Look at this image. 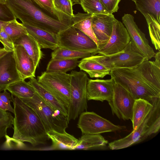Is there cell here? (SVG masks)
<instances>
[{
	"instance_id": "cell-1",
	"label": "cell",
	"mask_w": 160,
	"mask_h": 160,
	"mask_svg": "<svg viewBox=\"0 0 160 160\" xmlns=\"http://www.w3.org/2000/svg\"><path fill=\"white\" fill-rule=\"evenodd\" d=\"M154 57L155 61L145 58L133 68L111 70V78L135 100L141 98L151 102L155 98H160V51Z\"/></svg>"
},
{
	"instance_id": "cell-2",
	"label": "cell",
	"mask_w": 160,
	"mask_h": 160,
	"mask_svg": "<svg viewBox=\"0 0 160 160\" xmlns=\"http://www.w3.org/2000/svg\"><path fill=\"white\" fill-rule=\"evenodd\" d=\"M11 96L14 111L13 138L33 147L46 144L50 139L38 116L21 98Z\"/></svg>"
},
{
	"instance_id": "cell-3",
	"label": "cell",
	"mask_w": 160,
	"mask_h": 160,
	"mask_svg": "<svg viewBox=\"0 0 160 160\" xmlns=\"http://www.w3.org/2000/svg\"><path fill=\"white\" fill-rule=\"evenodd\" d=\"M16 19L22 23L57 34L70 25L51 16L44 12L33 0H6Z\"/></svg>"
},
{
	"instance_id": "cell-4",
	"label": "cell",
	"mask_w": 160,
	"mask_h": 160,
	"mask_svg": "<svg viewBox=\"0 0 160 160\" xmlns=\"http://www.w3.org/2000/svg\"><path fill=\"white\" fill-rule=\"evenodd\" d=\"M160 98L152 101L153 107L140 125L126 137L108 144L112 150L124 148L140 142L151 135L157 132L160 128Z\"/></svg>"
},
{
	"instance_id": "cell-5",
	"label": "cell",
	"mask_w": 160,
	"mask_h": 160,
	"mask_svg": "<svg viewBox=\"0 0 160 160\" xmlns=\"http://www.w3.org/2000/svg\"><path fill=\"white\" fill-rule=\"evenodd\" d=\"M21 99L37 114L46 132H66L69 122L67 116L51 107L37 92L32 98Z\"/></svg>"
},
{
	"instance_id": "cell-6",
	"label": "cell",
	"mask_w": 160,
	"mask_h": 160,
	"mask_svg": "<svg viewBox=\"0 0 160 160\" xmlns=\"http://www.w3.org/2000/svg\"><path fill=\"white\" fill-rule=\"evenodd\" d=\"M70 75V98L68 108L69 122L75 120L87 108V88L89 78L84 72L72 71Z\"/></svg>"
},
{
	"instance_id": "cell-7",
	"label": "cell",
	"mask_w": 160,
	"mask_h": 160,
	"mask_svg": "<svg viewBox=\"0 0 160 160\" xmlns=\"http://www.w3.org/2000/svg\"><path fill=\"white\" fill-rule=\"evenodd\" d=\"M38 82L68 109L70 98V75L61 72H42Z\"/></svg>"
},
{
	"instance_id": "cell-8",
	"label": "cell",
	"mask_w": 160,
	"mask_h": 160,
	"mask_svg": "<svg viewBox=\"0 0 160 160\" xmlns=\"http://www.w3.org/2000/svg\"><path fill=\"white\" fill-rule=\"evenodd\" d=\"M88 57L103 65L110 70L134 68L146 58L136 51L131 41L122 50L118 52L106 56L93 55Z\"/></svg>"
},
{
	"instance_id": "cell-9",
	"label": "cell",
	"mask_w": 160,
	"mask_h": 160,
	"mask_svg": "<svg viewBox=\"0 0 160 160\" xmlns=\"http://www.w3.org/2000/svg\"><path fill=\"white\" fill-rule=\"evenodd\" d=\"M58 47L97 54L98 46L90 38L72 25L56 35Z\"/></svg>"
},
{
	"instance_id": "cell-10",
	"label": "cell",
	"mask_w": 160,
	"mask_h": 160,
	"mask_svg": "<svg viewBox=\"0 0 160 160\" xmlns=\"http://www.w3.org/2000/svg\"><path fill=\"white\" fill-rule=\"evenodd\" d=\"M82 134H98L125 129L124 126L113 124L94 112L85 111L80 115L77 124Z\"/></svg>"
},
{
	"instance_id": "cell-11",
	"label": "cell",
	"mask_w": 160,
	"mask_h": 160,
	"mask_svg": "<svg viewBox=\"0 0 160 160\" xmlns=\"http://www.w3.org/2000/svg\"><path fill=\"white\" fill-rule=\"evenodd\" d=\"M135 100L126 89L115 82L113 97L112 100L108 102L113 114L115 115L120 119L131 120Z\"/></svg>"
},
{
	"instance_id": "cell-12",
	"label": "cell",
	"mask_w": 160,
	"mask_h": 160,
	"mask_svg": "<svg viewBox=\"0 0 160 160\" xmlns=\"http://www.w3.org/2000/svg\"><path fill=\"white\" fill-rule=\"evenodd\" d=\"M122 21L128 32L132 46L136 51L148 60L154 57L155 53L149 45L145 34L134 21V17L130 14H124L122 17Z\"/></svg>"
},
{
	"instance_id": "cell-13",
	"label": "cell",
	"mask_w": 160,
	"mask_h": 160,
	"mask_svg": "<svg viewBox=\"0 0 160 160\" xmlns=\"http://www.w3.org/2000/svg\"><path fill=\"white\" fill-rule=\"evenodd\" d=\"M130 41L126 28L121 22L117 20L113 24L110 38L103 45L98 48L97 54L106 56L118 52L122 50Z\"/></svg>"
},
{
	"instance_id": "cell-14",
	"label": "cell",
	"mask_w": 160,
	"mask_h": 160,
	"mask_svg": "<svg viewBox=\"0 0 160 160\" xmlns=\"http://www.w3.org/2000/svg\"><path fill=\"white\" fill-rule=\"evenodd\" d=\"M115 82L109 79H89L87 88V100L103 102L111 101L113 95V85Z\"/></svg>"
},
{
	"instance_id": "cell-15",
	"label": "cell",
	"mask_w": 160,
	"mask_h": 160,
	"mask_svg": "<svg viewBox=\"0 0 160 160\" xmlns=\"http://www.w3.org/2000/svg\"><path fill=\"white\" fill-rule=\"evenodd\" d=\"M117 20L112 14L93 15L92 28L98 42V48L109 40L113 24Z\"/></svg>"
},
{
	"instance_id": "cell-16",
	"label": "cell",
	"mask_w": 160,
	"mask_h": 160,
	"mask_svg": "<svg viewBox=\"0 0 160 160\" xmlns=\"http://www.w3.org/2000/svg\"><path fill=\"white\" fill-rule=\"evenodd\" d=\"M22 80L16 67L12 52H9L0 58V92Z\"/></svg>"
},
{
	"instance_id": "cell-17",
	"label": "cell",
	"mask_w": 160,
	"mask_h": 160,
	"mask_svg": "<svg viewBox=\"0 0 160 160\" xmlns=\"http://www.w3.org/2000/svg\"><path fill=\"white\" fill-rule=\"evenodd\" d=\"M13 52L16 69L21 79L35 77L36 68L32 59L24 48L20 45H14Z\"/></svg>"
},
{
	"instance_id": "cell-18",
	"label": "cell",
	"mask_w": 160,
	"mask_h": 160,
	"mask_svg": "<svg viewBox=\"0 0 160 160\" xmlns=\"http://www.w3.org/2000/svg\"><path fill=\"white\" fill-rule=\"evenodd\" d=\"M28 33L38 43L41 48L49 49L54 50L58 47L57 34L23 23Z\"/></svg>"
},
{
	"instance_id": "cell-19",
	"label": "cell",
	"mask_w": 160,
	"mask_h": 160,
	"mask_svg": "<svg viewBox=\"0 0 160 160\" xmlns=\"http://www.w3.org/2000/svg\"><path fill=\"white\" fill-rule=\"evenodd\" d=\"M47 134L52 141L50 148L52 150H75L80 142L79 139L66 132L61 133L50 131Z\"/></svg>"
},
{
	"instance_id": "cell-20",
	"label": "cell",
	"mask_w": 160,
	"mask_h": 160,
	"mask_svg": "<svg viewBox=\"0 0 160 160\" xmlns=\"http://www.w3.org/2000/svg\"><path fill=\"white\" fill-rule=\"evenodd\" d=\"M135 3L147 24L153 21L160 23V0H136Z\"/></svg>"
},
{
	"instance_id": "cell-21",
	"label": "cell",
	"mask_w": 160,
	"mask_h": 160,
	"mask_svg": "<svg viewBox=\"0 0 160 160\" xmlns=\"http://www.w3.org/2000/svg\"><path fill=\"white\" fill-rule=\"evenodd\" d=\"M14 45L22 46L32 59L36 68L43 56L41 48L37 42L28 34L22 36L14 42Z\"/></svg>"
},
{
	"instance_id": "cell-22",
	"label": "cell",
	"mask_w": 160,
	"mask_h": 160,
	"mask_svg": "<svg viewBox=\"0 0 160 160\" xmlns=\"http://www.w3.org/2000/svg\"><path fill=\"white\" fill-rule=\"evenodd\" d=\"M29 78L28 82L33 87L36 92L48 104L68 116V109L59 101L47 90L35 77Z\"/></svg>"
},
{
	"instance_id": "cell-23",
	"label": "cell",
	"mask_w": 160,
	"mask_h": 160,
	"mask_svg": "<svg viewBox=\"0 0 160 160\" xmlns=\"http://www.w3.org/2000/svg\"><path fill=\"white\" fill-rule=\"evenodd\" d=\"M78 66L81 70L85 72L91 78H103L110 75V69L89 57L82 58Z\"/></svg>"
},
{
	"instance_id": "cell-24",
	"label": "cell",
	"mask_w": 160,
	"mask_h": 160,
	"mask_svg": "<svg viewBox=\"0 0 160 160\" xmlns=\"http://www.w3.org/2000/svg\"><path fill=\"white\" fill-rule=\"evenodd\" d=\"M92 17L93 15L90 14L78 12L72 17V26L90 38L98 45V42L92 28Z\"/></svg>"
},
{
	"instance_id": "cell-25",
	"label": "cell",
	"mask_w": 160,
	"mask_h": 160,
	"mask_svg": "<svg viewBox=\"0 0 160 160\" xmlns=\"http://www.w3.org/2000/svg\"><path fill=\"white\" fill-rule=\"evenodd\" d=\"M153 107L152 102L145 99L139 98L135 101L133 108L131 121L133 130L136 129L150 112Z\"/></svg>"
},
{
	"instance_id": "cell-26",
	"label": "cell",
	"mask_w": 160,
	"mask_h": 160,
	"mask_svg": "<svg viewBox=\"0 0 160 160\" xmlns=\"http://www.w3.org/2000/svg\"><path fill=\"white\" fill-rule=\"evenodd\" d=\"M80 142L75 149L91 150L105 149L108 143L100 134H84L79 139Z\"/></svg>"
},
{
	"instance_id": "cell-27",
	"label": "cell",
	"mask_w": 160,
	"mask_h": 160,
	"mask_svg": "<svg viewBox=\"0 0 160 160\" xmlns=\"http://www.w3.org/2000/svg\"><path fill=\"white\" fill-rule=\"evenodd\" d=\"M7 90L11 94L21 98H32L35 93L34 89L28 82L22 79L9 85Z\"/></svg>"
},
{
	"instance_id": "cell-28",
	"label": "cell",
	"mask_w": 160,
	"mask_h": 160,
	"mask_svg": "<svg viewBox=\"0 0 160 160\" xmlns=\"http://www.w3.org/2000/svg\"><path fill=\"white\" fill-rule=\"evenodd\" d=\"M79 62V61L77 59H51L47 65L46 71L67 73L75 69Z\"/></svg>"
},
{
	"instance_id": "cell-29",
	"label": "cell",
	"mask_w": 160,
	"mask_h": 160,
	"mask_svg": "<svg viewBox=\"0 0 160 160\" xmlns=\"http://www.w3.org/2000/svg\"><path fill=\"white\" fill-rule=\"evenodd\" d=\"M93 55L89 52H81L59 47L56 48L51 53V59H78Z\"/></svg>"
},
{
	"instance_id": "cell-30",
	"label": "cell",
	"mask_w": 160,
	"mask_h": 160,
	"mask_svg": "<svg viewBox=\"0 0 160 160\" xmlns=\"http://www.w3.org/2000/svg\"><path fill=\"white\" fill-rule=\"evenodd\" d=\"M2 29L10 37L13 42L18 38L28 34L23 24L18 22L16 19L7 22Z\"/></svg>"
},
{
	"instance_id": "cell-31",
	"label": "cell",
	"mask_w": 160,
	"mask_h": 160,
	"mask_svg": "<svg viewBox=\"0 0 160 160\" xmlns=\"http://www.w3.org/2000/svg\"><path fill=\"white\" fill-rule=\"evenodd\" d=\"M35 3L39 7L53 18L62 22L72 25V20L61 15L55 9L53 0H36Z\"/></svg>"
},
{
	"instance_id": "cell-32",
	"label": "cell",
	"mask_w": 160,
	"mask_h": 160,
	"mask_svg": "<svg viewBox=\"0 0 160 160\" xmlns=\"http://www.w3.org/2000/svg\"><path fill=\"white\" fill-rule=\"evenodd\" d=\"M80 4L87 13L92 15L109 14L100 0H80Z\"/></svg>"
},
{
	"instance_id": "cell-33",
	"label": "cell",
	"mask_w": 160,
	"mask_h": 160,
	"mask_svg": "<svg viewBox=\"0 0 160 160\" xmlns=\"http://www.w3.org/2000/svg\"><path fill=\"white\" fill-rule=\"evenodd\" d=\"M55 9L58 12L72 20L74 15L72 3L71 0H53Z\"/></svg>"
},
{
	"instance_id": "cell-34",
	"label": "cell",
	"mask_w": 160,
	"mask_h": 160,
	"mask_svg": "<svg viewBox=\"0 0 160 160\" xmlns=\"http://www.w3.org/2000/svg\"><path fill=\"white\" fill-rule=\"evenodd\" d=\"M151 42L156 50H160V23L153 21L148 24Z\"/></svg>"
},
{
	"instance_id": "cell-35",
	"label": "cell",
	"mask_w": 160,
	"mask_h": 160,
	"mask_svg": "<svg viewBox=\"0 0 160 160\" xmlns=\"http://www.w3.org/2000/svg\"><path fill=\"white\" fill-rule=\"evenodd\" d=\"M16 19L6 3L0 2V21L9 22Z\"/></svg>"
},
{
	"instance_id": "cell-36",
	"label": "cell",
	"mask_w": 160,
	"mask_h": 160,
	"mask_svg": "<svg viewBox=\"0 0 160 160\" xmlns=\"http://www.w3.org/2000/svg\"><path fill=\"white\" fill-rule=\"evenodd\" d=\"M0 42L3 46L4 48L8 52H12L14 45L11 38L2 29L0 32Z\"/></svg>"
},
{
	"instance_id": "cell-37",
	"label": "cell",
	"mask_w": 160,
	"mask_h": 160,
	"mask_svg": "<svg viewBox=\"0 0 160 160\" xmlns=\"http://www.w3.org/2000/svg\"><path fill=\"white\" fill-rule=\"evenodd\" d=\"M121 0H100L104 8L109 14L117 12Z\"/></svg>"
},
{
	"instance_id": "cell-38",
	"label": "cell",
	"mask_w": 160,
	"mask_h": 160,
	"mask_svg": "<svg viewBox=\"0 0 160 160\" xmlns=\"http://www.w3.org/2000/svg\"><path fill=\"white\" fill-rule=\"evenodd\" d=\"M13 117L0 120V139L7 135L8 129L13 125Z\"/></svg>"
},
{
	"instance_id": "cell-39",
	"label": "cell",
	"mask_w": 160,
	"mask_h": 160,
	"mask_svg": "<svg viewBox=\"0 0 160 160\" xmlns=\"http://www.w3.org/2000/svg\"><path fill=\"white\" fill-rule=\"evenodd\" d=\"M0 98L6 106L8 111L14 113V109L11 106V96L6 90L3 91L2 92L0 93Z\"/></svg>"
},
{
	"instance_id": "cell-40",
	"label": "cell",
	"mask_w": 160,
	"mask_h": 160,
	"mask_svg": "<svg viewBox=\"0 0 160 160\" xmlns=\"http://www.w3.org/2000/svg\"><path fill=\"white\" fill-rule=\"evenodd\" d=\"M13 117L11 113L0 109V120Z\"/></svg>"
},
{
	"instance_id": "cell-41",
	"label": "cell",
	"mask_w": 160,
	"mask_h": 160,
	"mask_svg": "<svg viewBox=\"0 0 160 160\" xmlns=\"http://www.w3.org/2000/svg\"><path fill=\"white\" fill-rule=\"evenodd\" d=\"M0 109L4 111H8L7 108L4 102L0 98Z\"/></svg>"
},
{
	"instance_id": "cell-42",
	"label": "cell",
	"mask_w": 160,
	"mask_h": 160,
	"mask_svg": "<svg viewBox=\"0 0 160 160\" xmlns=\"http://www.w3.org/2000/svg\"><path fill=\"white\" fill-rule=\"evenodd\" d=\"M8 52L5 50L4 48H0V58Z\"/></svg>"
},
{
	"instance_id": "cell-43",
	"label": "cell",
	"mask_w": 160,
	"mask_h": 160,
	"mask_svg": "<svg viewBox=\"0 0 160 160\" xmlns=\"http://www.w3.org/2000/svg\"><path fill=\"white\" fill-rule=\"evenodd\" d=\"M7 22L0 21V32L2 29L3 26Z\"/></svg>"
},
{
	"instance_id": "cell-44",
	"label": "cell",
	"mask_w": 160,
	"mask_h": 160,
	"mask_svg": "<svg viewBox=\"0 0 160 160\" xmlns=\"http://www.w3.org/2000/svg\"><path fill=\"white\" fill-rule=\"evenodd\" d=\"M72 2V4H80V0H71Z\"/></svg>"
},
{
	"instance_id": "cell-45",
	"label": "cell",
	"mask_w": 160,
	"mask_h": 160,
	"mask_svg": "<svg viewBox=\"0 0 160 160\" xmlns=\"http://www.w3.org/2000/svg\"><path fill=\"white\" fill-rule=\"evenodd\" d=\"M6 0H0V2L3 3H6Z\"/></svg>"
},
{
	"instance_id": "cell-46",
	"label": "cell",
	"mask_w": 160,
	"mask_h": 160,
	"mask_svg": "<svg viewBox=\"0 0 160 160\" xmlns=\"http://www.w3.org/2000/svg\"><path fill=\"white\" fill-rule=\"evenodd\" d=\"M132 0V1L134 2H135L136 0Z\"/></svg>"
},
{
	"instance_id": "cell-47",
	"label": "cell",
	"mask_w": 160,
	"mask_h": 160,
	"mask_svg": "<svg viewBox=\"0 0 160 160\" xmlns=\"http://www.w3.org/2000/svg\"><path fill=\"white\" fill-rule=\"evenodd\" d=\"M33 1L35 3L36 2V0H33Z\"/></svg>"
}]
</instances>
